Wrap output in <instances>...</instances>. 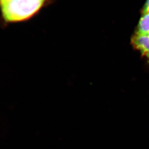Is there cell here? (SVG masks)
I'll return each mask as SVG.
<instances>
[{"mask_svg":"<svg viewBox=\"0 0 149 149\" xmlns=\"http://www.w3.org/2000/svg\"><path fill=\"white\" fill-rule=\"evenodd\" d=\"M46 0H0L2 23L8 24L26 21L42 8Z\"/></svg>","mask_w":149,"mask_h":149,"instance_id":"1","label":"cell"},{"mask_svg":"<svg viewBox=\"0 0 149 149\" xmlns=\"http://www.w3.org/2000/svg\"><path fill=\"white\" fill-rule=\"evenodd\" d=\"M131 40L134 48L149 60V35L141 34L136 32Z\"/></svg>","mask_w":149,"mask_h":149,"instance_id":"2","label":"cell"},{"mask_svg":"<svg viewBox=\"0 0 149 149\" xmlns=\"http://www.w3.org/2000/svg\"><path fill=\"white\" fill-rule=\"evenodd\" d=\"M136 33L144 35H149V12L143 13L139 22Z\"/></svg>","mask_w":149,"mask_h":149,"instance_id":"3","label":"cell"},{"mask_svg":"<svg viewBox=\"0 0 149 149\" xmlns=\"http://www.w3.org/2000/svg\"><path fill=\"white\" fill-rule=\"evenodd\" d=\"M146 12H149V0H147L146 3H145L143 11V13H146Z\"/></svg>","mask_w":149,"mask_h":149,"instance_id":"4","label":"cell"}]
</instances>
